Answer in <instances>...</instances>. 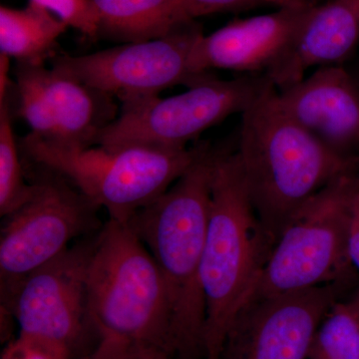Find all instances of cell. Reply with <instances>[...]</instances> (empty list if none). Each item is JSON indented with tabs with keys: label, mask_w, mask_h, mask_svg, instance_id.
<instances>
[{
	"label": "cell",
	"mask_w": 359,
	"mask_h": 359,
	"mask_svg": "<svg viewBox=\"0 0 359 359\" xmlns=\"http://www.w3.org/2000/svg\"><path fill=\"white\" fill-rule=\"evenodd\" d=\"M275 243L255 211L238 152L219 151L203 252V359H219L226 332L256 289Z\"/></svg>",
	"instance_id": "3957f363"
},
{
	"label": "cell",
	"mask_w": 359,
	"mask_h": 359,
	"mask_svg": "<svg viewBox=\"0 0 359 359\" xmlns=\"http://www.w3.org/2000/svg\"><path fill=\"white\" fill-rule=\"evenodd\" d=\"M308 359H359V299L335 302L311 341Z\"/></svg>",
	"instance_id": "ac0fdd59"
},
{
	"label": "cell",
	"mask_w": 359,
	"mask_h": 359,
	"mask_svg": "<svg viewBox=\"0 0 359 359\" xmlns=\"http://www.w3.org/2000/svg\"><path fill=\"white\" fill-rule=\"evenodd\" d=\"M278 105L323 145L358 158L359 86L344 65L321 66L301 81L276 90Z\"/></svg>",
	"instance_id": "7c38bea8"
},
{
	"label": "cell",
	"mask_w": 359,
	"mask_h": 359,
	"mask_svg": "<svg viewBox=\"0 0 359 359\" xmlns=\"http://www.w3.org/2000/svg\"><path fill=\"white\" fill-rule=\"evenodd\" d=\"M346 69L349 71V73H351V75H353L354 80H355L356 83H358L359 86V58L358 59V61H356L355 66H354L353 69H348V68H346Z\"/></svg>",
	"instance_id": "83f0119b"
},
{
	"label": "cell",
	"mask_w": 359,
	"mask_h": 359,
	"mask_svg": "<svg viewBox=\"0 0 359 359\" xmlns=\"http://www.w3.org/2000/svg\"><path fill=\"white\" fill-rule=\"evenodd\" d=\"M355 297H356V299H359V290H358V294H356V295H355Z\"/></svg>",
	"instance_id": "f1b7e54d"
},
{
	"label": "cell",
	"mask_w": 359,
	"mask_h": 359,
	"mask_svg": "<svg viewBox=\"0 0 359 359\" xmlns=\"http://www.w3.org/2000/svg\"><path fill=\"white\" fill-rule=\"evenodd\" d=\"M58 177L33 183L32 197L4 217L0 235L2 297L25 276L69 249L71 241L93 224L96 207Z\"/></svg>",
	"instance_id": "30bf717a"
},
{
	"label": "cell",
	"mask_w": 359,
	"mask_h": 359,
	"mask_svg": "<svg viewBox=\"0 0 359 359\" xmlns=\"http://www.w3.org/2000/svg\"><path fill=\"white\" fill-rule=\"evenodd\" d=\"M359 178V177H358ZM348 252L351 264L359 271V184L354 196L348 233Z\"/></svg>",
	"instance_id": "d4e9b609"
},
{
	"label": "cell",
	"mask_w": 359,
	"mask_h": 359,
	"mask_svg": "<svg viewBox=\"0 0 359 359\" xmlns=\"http://www.w3.org/2000/svg\"><path fill=\"white\" fill-rule=\"evenodd\" d=\"M203 13V15H210L219 13L248 11L255 7L273 4L283 7V0H193Z\"/></svg>",
	"instance_id": "cb8c5ba5"
},
{
	"label": "cell",
	"mask_w": 359,
	"mask_h": 359,
	"mask_svg": "<svg viewBox=\"0 0 359 359\" xmlns=\"http://www.w3.org/2000/svg\"><path fill=\"white\" fill-rule=\"evenodd\" d=\"M316 1H318V2H323V1H325V0H316Z\"/></svg>",
	"instance_id": "f546056e"
},
{
	"label": "cell",
	"mask_w": 359,
	"mask_h": 359,
	"mask_svg": "<svg viewBox=\"0 0 359 359\" xmlns=\"http://www.w3.org/2000/svg\"><path fill=\"white\" fill-rule=\"evenodd\" d=\"M271 88L275 85L264 73L230 80L212 76L178 95L126 104L98 135L95 145L187 148L205 130L236 113L243 114Z\"/></svg>",
	"instance_id": "52a82bcc"
},
{
	"label": "cell",
	"mask_w": 359,
	"mask_h": 359,
	"mask_svg": "<svg viewBox=\"0 0 359 359\" xmlns=\"http://www.w3.org/2000/svg\"><path fill=\"white\" fill-rule=\"evenodd\" d=\"M359 45V0H325L309 9L289 48L266 73L276 90L301 81L311 68L344 65Z\"/></svg>",
	"instance_id": "5bb4252c"
},
{
	"label": "cell",
	"mask_w": 359,
	"mask_h": 359,
	"mask_svg": "<svg viewBox=\"0 0 359 359\" xmlns=\"http://www.w3.org/2000/svg\"><path fill=\"white\" fill-rule=\"evenodd\" d=\"M8 100L0 101V215L8 216L25 204L34 184L25 181Z\"/></svg>",
	"instance_id": "d6986e66"
},
{
	"label": "cell",
	"mask_w": 359,
	"mask_h": 359,
	"mask_svg": "<svg viewBox=\"0 0 359 359\" xmlns=\"http://www.w3.org/2000/svg\"><path fill=\"white\" fill-rule=\"evenodd\" d=\"M68 26L50 11L28 2L23 8L0 7V51L18 63L44 65Z\"/></svg>",
	"instance_id": "e0dca14e"
},
{
	"label": "cell",
	"mask_w": 359,
	"mask_h": 359,
	"mask_svg": "<svg viewBox=\"0 0 359 359\" xmlns=\"http://www.w3.org/2000/svg\"><path fill=\"white\" fill-rule=\"evenodd\" d=\"M44 65L18 63L14 68L18 114L33 135L47 141L57 139V125L43 81Z\"/></svg>",
	"instance_id": "ffe728a7"
},
{
	"label": "cell",
	"mask_w": 359,
	"mask_h": 359,
	"mask_svg": "<svg viewBox=\"0 0 359 359\" xmlns=\"http://www.w3.org/2000/svg\"><path fill=\"white\" fill-rule=\"evenodd\" d=\"M237 152L255 211L275 241L299 208L359 161L335 154L290 119L276 88L243 113Z\"/></svg>",
	"instance_id": "7a4b0ae2"
},
{
	"label": "cell",
	"mask_w": 359,
	"mask_h": 359,
	"mask_svg": "<svg viewBox=\"0 0 359 359\" xmlns=\"http://www.w3.org/2000/svg\"><path fill=\"white\" fill-rule=\"evenodd\" d=\"M340 283L250 299L231 323L219 359H308Z\"/></svg>",
	"instance_id": "8fae6325"
},
{
	"label": "cell",
	"mask_w": 359,
	"mask_h": 359,
	"mask_svg": "<svg viewBox=\"0 0 359 359\" xmlns=\"http://www.w3.org/2000/svg\"><path fill=\"white\" fill-rule=\"evenodd\" d=\"M218 154L210 144L202 143L185 173L128 223L164 278L173 316L175 359H203L202 262Z\"/></svg>",
	"instance_id": "6da1fadb"
},
{
	"label": "cell",
	"mask_w": 359,
	"mask_h": 359,
	"mask_svg": "<svg viewBox=\"0 0 359 359\" xmlns=\"http://www.w3.org/2000/svg\"><path fill=\"white\" fill-rule=\"evenodd\" d=\"M87 299L97 337L155 344L175 354L173 316L164 278L129 224L109 219L94 241Z\"/></svg>",
	"instance_id": "5b68a950"
},
{
	"label": "cell",
	"mask_w": 359,
	"mask_h": 359,
	"mask_svg": "<svg viewBox=\"0 0 359 359\" xmlns=\"http://www.w3.org/2000/svg\"><path fill=\"white\" fill-rule=\"evenodd\" d=\"M359 177V176H358Z\"/></svg>",
	"instance_id": "4dcf8cb0"
},
{
	"label": "cell",
	"mask_w": 359,
	"mask_h": 359,
	"mask_svg": "<svg viewBox=\"0 0 359 359\" xmlns=\"http://www.w3.org/2000/svg\"><path fill=\"white\" fill-rule=\"evenodd\" d=\"M202 34L194 21L158 39L123 43L87 55H54L51 68L117 98L122 105L140 102L177 85L190 88L214 76L191 68V53Z\"/></svg>",
	"instance_id": "ba28073f"
},
{
	"label": "cell",
	"mask_w": 359,
	"mask_h": 359,
	"mask_svg": "<svg viewBox=\"0 0 359 359\" xmlns=\"http://www.w3.org/2000/svg\"><path fill=\"white\" fill-rule=\"evenodd\" d=\"M311 7H280L273 13L231 21L211 34L203 33L193 47L191 68L199 74L212 69L266 74L289 48Z\"/></svg>",
	"instance_id": "4fadbf2b"
},
{
	"label": "cell",
	"mask_w": 359,
	"mask_h": 359,
	"mask_svg": "<svg viewBox=\"0 0 359 359\" xmlns=\"http://www.w3.org/2000/svg\"><path fill=\"white\" fill-rule=\"evenodd\" d=\"M43 81L57 125L55 143L95 145L97 137L117 115L114 98L53 68H43Z\"/></svg>",
	"instance_id": "9a60e30c"
},
{
	"label": "cell",
	"mask_w": 359,
	"mask_h": 359,
	"mask_svg": "<svg viewBox=\"0 0 359 359\" xmlns=\"http://www.w3.org/2000/svg\"><path fill=\"white\" fill-rule=\"evenodd\" d=\"M50 11L68 27L90 39H98L99 13L93 0H29Z\"/></svg>",
	"instance_id": "7402d4cb"
},
{
	"label": "cell",
	"mask_w": 359,
	"mask_h": 359,
	"mask_svg": "<svg viewBox=\"0 0 359 359\" xmlns=\"http://www.w3.org/2000/svg\"><path fill=\"white\" fill-rule=\"evenodd\" d=\"M11 58L0 53V101L4 100L8 94L9 77L11 69Z\"/></svg>",
	"instance_id": "484cf974"
},
{
	"label": "cell",
	"mask_w": 359,
	"mask_h": 359,
	"mask_svg": "<svg viewBox=\"0 0 359 359\" xmlns=\"http://www.w3.org/2000/svg\"><path fill=\"white\" fill-rule=\"evenodd\" d=\"M283 6L309 7L316 6V0H283Z\"/></svg>",
	"instance_id": "4316f807"
},
{
	"label": "cell",
	"mask_w": 359,
	"mask_h": 359,
	"mask_svg": "<svg viewBox=\"0 0 359 359\" xmlns=\"http://www.w3.org/2000/svg\"><path fill=\"white\" fill-rule=\"evenodd\" d=\"M76 359H175L173 351L145 342L97 337V342Z\"/></svg>",
	"instance_id": "44dd1931"
},
{
	"label": "cell",
	"mask_w": 359,
	"mask_h": 359,
	"mask_svg": "<svg viewBox=\"0 0 359 359\" xmlns=\"http://www.w3.org/2000/svg\"><path fill=\"white\" fill-rule=\"evenodd\" d=\"M92 249L93 243L69 248L2 297L18 334L65 349L75 359L89 348L87 337L94 332L87 299Z\"/></svg>",
	"instance_id": "9c48e42d"
},
{
	"label": "cell",
	"mask_w": 359,
	"mask_h": 359,
	"mask_svg": "<svg viewBox=\"0 0 359 359\" xmlns=\"http://www.w3.org/2000/svg\"><path fill=\"white\" fill-rule=\"evenodd\" d=\"M98 37L121 43L167 36L203 15L193 0H93Z\"/></svg>",
	"instance_id": "2e32d148"
},
{
	"label": "cell",
	"mask_w": 359,
	"mask_h": 359,
	"mask_svg": "<svg viewBox=\"0 0 359 359\" xmlns=\"http://www.w3.org/2000/svg\"><path fill=\"white\" fill-rule=\"evenodd\" d=\"M358 184L355 172L342 175L290 216L249 301L344 280L353 266L348 233Z\"/></svg>",
	"instance_id": "8992f818"
},
{
	"label": "cell",
	"mask_w": 359,
	"mask_h": 359,
	"mask_svg": "<svg viewBox=\"0 0 359 359\" xmlns=\"http://www.w3.org/2000/svg\"><path fill=\"white\" fill-rule=\"evenodd\" d=\"M20 147L33 164L62 177L94 207L106 210L109 219L128 224L185 173L202 143L190 149L68 146L29 133Z\"/></svg>",
	"instance_id": "277c9868"
},
{
	"label": "cell",
	"mask_w": 359,
	"mask_h": 359,
	"mask_svg": "<svg viewBox=\"0 0 359 359\" xmlns=\"http://www.w3.org/2000/svg\"><path fill=\"white\" fill-rule=\"evenodd\" d=\"M0 359H75L68 351L18 334L4 347Z\"/></svg>",
	"instance_id": "603a6c76"
}]
</instances>
